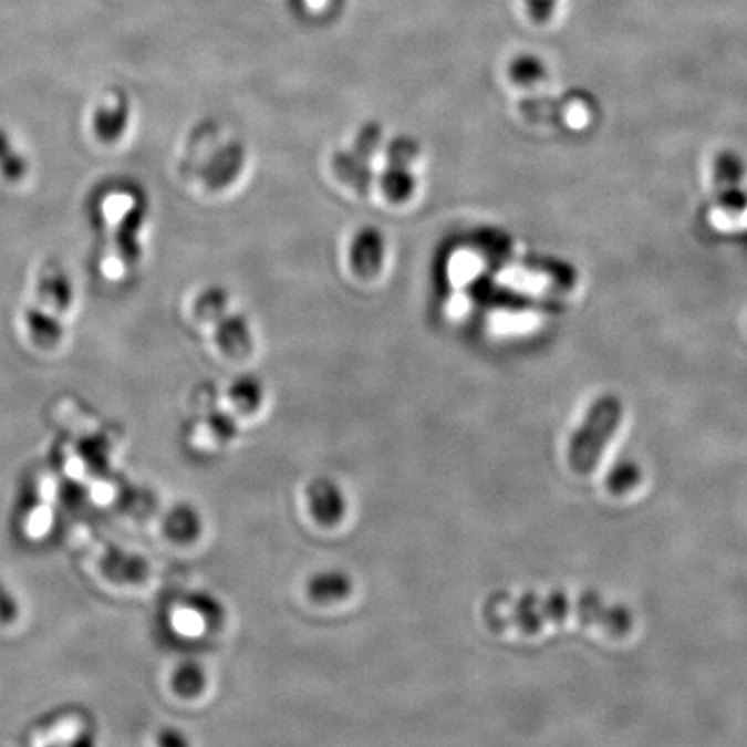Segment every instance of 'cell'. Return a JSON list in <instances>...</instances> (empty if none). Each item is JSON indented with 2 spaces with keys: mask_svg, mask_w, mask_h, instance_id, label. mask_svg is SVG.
I'll use <instances>...</instances> for the list:
<instances>
[{
  "mask_svg": "<svg viewBox=\"0 0 747 747\" xmlns=\"http://www.w3.org/2000/svg\"><path fill=\"white\" fill-rule=\"evenodd\" d=\"M310 598L321 604H331L349 598L352 592V580L349 574L341 571H325V573L315 574L310 580Z\"/></svg>",
  "mask_w": 747,
  "mask_h": 747,
  "instance_id": "cell-9",
  "label": "cell"
},
{
  "mask_svg": "<svg viewBox=\"0 0 747 747\" xmlns=\"http://www.w3.org/2000/svg\"><path fill=\"white\" fill-rule=\"evenodd\" d=\"M75 304V284L61 261L44 263L37 276L32 300L23 310L28 340L42 352H54L63 343L64 319Z\"/></svg>",
  "mask_w": 747,
  "mask_h": 747,
  "instance_id": "cell-2",
  "label": "cell"
},
{
  "mask_svg": "<svg viewBox=\"0 0 747 747\" xmlns=\"http://www.w3.org/2000/svg\"><path fill=\"white\" fill-rule=\"evenodd\" d=\"M744 165L732 151H722L713 163L716 198L719 206L732 217L747 210V196L743 190Z\"/></svg>",
  "mask_w": 747,
  "mask_h": 747,
  "instance_id": "cell-6",
  "label": "cell"
},
{
  "mask_svg": "<svg viewBox=\"0 0 747 747\" xmlns=\"http://www.w3.org/2000/svg\"><path fill=\"white\" fill-rule=\"evenodd\" d=\"M641 469L632 463L618 464L608 476V487L613 494L621 495L632 490L641 481Z\"/></svg>",
  "mask_w": 747,
  "mask_h": 747,
  "instance_id": "cell-11",
  "label": "cell"
},
{
  "mask_svg": "<svg viewBox=\"0 0 747 747\" xmlns=\"http://www.w3.org/2000/svg\"><path fill=\"white\" fill-rule=\"evenodd\" d=\"M147 201L143 196H138L134 201L128 203L127 208L118 217L111 239H113V257L118 261L123 269H134L141 263L143 258V236L146 230Z\"/></svg>",
  "mask_w": 747,
  "mask_h": 747,
  "instance_id": "cell-4",
  "label": "cell"
},
{
  "mask_svg": "<svg viewBox=\"0 0 747 747\" xmlns=\"http://www.w3.org/2000/svg\"><path fill=\"white\" fill-rule=\"evenodd\" d=\"M174 684L178 694H183V696H196L201 691L203 685H205V676H203L201 670L198 666H184V668H178V672L175 673Z\"/></svg>",
  "mask_w": 747,
  "mask_h": 747,
  "instance_id": "cell-12",
  "label": "cell"
},
{
  "mask_svg": "<svg viewBox=\"0 0 747 747\" xmlns=\"http://www.w3.org/2000/svg\"><path fill=\"white\" fill-rule=\"evenodd\" d=\"M310 512L321 525H334L343 518L346 502L336 483L329 479H315L307 490Z\"/></svg>",
  "mask_w": 747,
  "mask_h": 747,
  "instance_id": "cell-7",
  "label": "cell"
},
{
  "mask_svg": "<svg viewBox=\"0 0 747 747\" xmlns=\"http://www.w3.org/2000/svg\"><path fill=\"white\" fill-rule=\"evenodd\" d=\"M553 2H556V0H531L535 17H537L538 20H546V18L549 17L550 11H552Z\"/></svg>",
  "mask_w": 747,
  "mask_h": 747,
  "instance_id": "cell-15",
  "label": "cell"
},
{
  "mask_svg": "<svg viewBox=\"0 0 747 747\" xmlns=\"http://www.w3.org/2000/svg\"><path fill=\"white\" fill-rule=\"evenodd\" d=\"M577 616L581 623L598 625L614 635H625L632 629V616L625 608L605 605L598 593H585L577 602L562 593H550L549 598H537L526 593L518 601L497 595L487 605L488 625L495 630L515 629L525 633H537L547 623H562Z\"/></svg>",
  "mask_w": 747,
  "mask_h": 747,
  "instance_id": "cell-1",
  "label": "cell"
},
{
  "mask_svg": "<svg viewBox=\"0 0 747 747\" xmlns=\"http://www.w3.org/2000/svg\"><path fill=\"white\" fill-rule=\"evenodd\" d=\"M32 165L24 155V151L18 146L8 128L0 125V177L11 186H20L30 177Z\"/></svg>",
  "mask_w": 747,
  "mask_h": 747,
  "instance_id": "cell-8",
  "label": "cell"
},
{
  "mask_svg": "<svg viewBox=\"0 0 747 747\" xmlns=\"http://www.w3.org/2000/svg\"><path fill=\"white\" fill-rule=\"evenodd\" d=\"M132 125V101L127 92L111 91L95 104L91 131L101 146L113 147L127 137Z\"/></svg>",
  "mask_w": 747,
  "mask_h": 747,
  "instance_id": "cell-5",
  "label": "cell"
},
{
  "mask_svg": "<svg viewBox=\"0 0 747 747\" xmlns=\"http://www.w3.org/2000/svg\"><path fill=\"white\" fill-rule=\"evenodd\" d=\"M232 400L241 411H253L260 400V390L251 381H245L232 387Z\"/></svg>",
  "mask_w": 747,
  "mask_h": 747,
  "instance_id": "cell-13",
  "label": "cell"
},
{
  "mask_svg": "<svg viewBox=\"0 0 747 747\" xmlns=\"http://www.w3.org/2000/svg\"><path fill=\"white\" fill-rule=\"evenodd\" d=\"M165 525L168 535L177 542H190L193 538L198 537L199 530H201V521H199L196 510L184 506L172 510Z\"/></svg>",
  "mask_w": 747,
  "mask_h": 747,
  "instance_id": "cell-10",
  "label": "cell"
},
{
  "mask_svg": "<svg viewBox=\"0 0 747 747\" xmlns=\"http://www.w3.org/2000/svg\"><path fill=\"white\" fill-rule=\"evenodd\" d=\"M621 417L623 407L616 396L604 395L593 402L568 450V463L577 475H590L599 466L602 452L616 433Z\"/></svg>",
  "mask_w": 747,
  "mask_h": 747,
  "instance_id": "cell-3",
  "label": "cell"
},
{
  "mask_svg": "<svg viewBox=\"0 0 747 747\" xmlns=\"http://www.w3.org/2000/svg\"><path fill=\"white\" fill-rule=\"evenodd\" d=\"M17 601L12 599L11 593L4 589V585H0V621H11L12 618L17 616Z\"/></svg>",
  "mask_w": 747,
  "mask_h": 747,
  "instance_id": "cell-14",
  "label": "cell"
}]
</instances>
